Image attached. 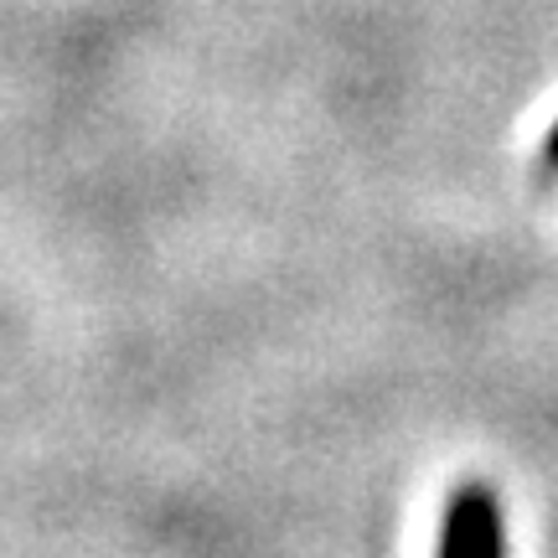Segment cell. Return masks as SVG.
Segmentation results:
<instances>
[{
  "instance_id": "obj_1",
  "label": "cell",
  "mask_w": 558,
  "mask_h": 558,
  "mask_svg": "<svg viewBox=\"0 0 558 558\" xmlns=\"http://www.w3.org/2000/svg\"><path fill=\"white\" fill-rule=\"evenodd\" d=\"M435 558H507V512L486 481H460L439 512Z\"/></svg>"
},
{
  "instance_id": "obj_2",
  "label": "cell",
  "mask_w": 558,
  "mask_h": 558,
  "mask_svg": "<svg viewBox=\"0 0 558 558\" xmlns=\"http://www.w3.org/2000/svg\"><path fill=\"white\" fill-rule=\"evenodd\" d=\"M543 160H548V171H558V124L548 130V145H543Z\"/></svg>"
}]
</instances>
